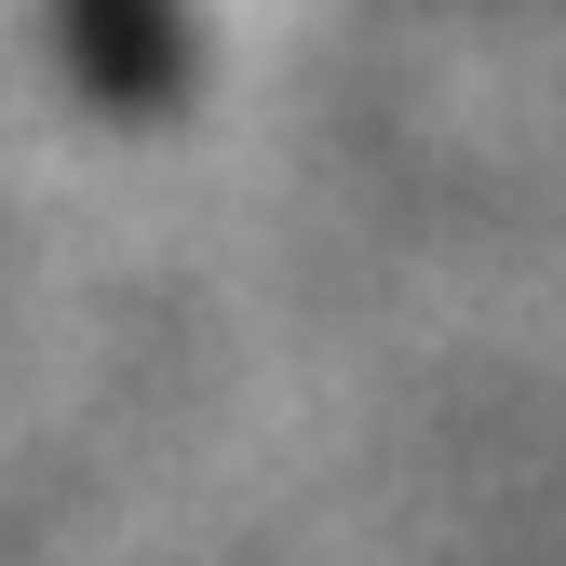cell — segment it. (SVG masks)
Returning a JSON list of instances; mask_svg holds the SVG:
<instances>
[{"mask_svg":"<svg viewBox=\"0 0 566 566\" xmlns=\"http://www.w3.org/2000/svg\"><path fill=\"white\" fill-rule=\"evenodd\" d=\"M95 28H108V41H122V28H149V0H95Z\"/></svg>","mask_w":566,"mask_h":566,"instance_id":"cell-1","label":"cell"}]
</instances>
